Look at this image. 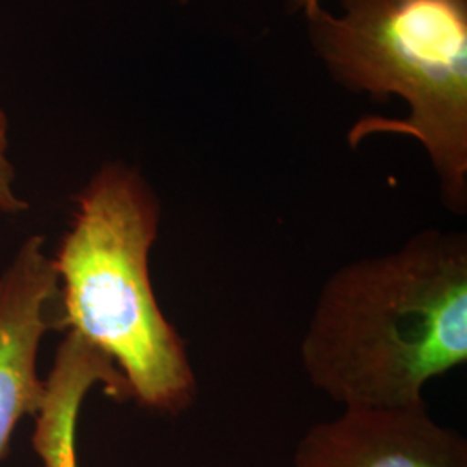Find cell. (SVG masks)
<instances>
[{
  "label": "cell",
  "mask_w": 467,
  "mask_h": 467,
  "mask_svg": "<svg viewBox=\"0 0 467 467\" xmlns=\"http://www.w3.org/2000/svg\"><path fill=\"white\" fill-rule=\"evenodd\" d=\"M179 2H181V4H191V2H194V0H179Z\"/></svg>",
  "instance_id": "9c48e42d"
},
{
  "label": "cell",
  "mask_w": 467,
  "mask_h": 467,
  "mask_svg": "<svg viewBox=\"0 0 467 467\" xmlns=\"http://www.w3.org/2000/svg\"><path fill=\"white\" fill-rule=\"evenodd\" d=\"M300 351L343 409L426 403V384L467 362L466 234L426 229L334 270Z\"/></svg>",
  "instance_id": "6da1fadb"
},
{
  "label": "cell",
  "mask_w": 467,
  "mask_h": 467,
  "mask_svg": "<svg viewBox=\"0 0 467 467\" xmlns=\"http://www.w3.org/2000/svg\"><path fill=\"white\" fill-rule=\"evenodd\" d=\"M46 379L44 400L35 414L34 451L44 467H78L77 424L85 397L99 384L117 401L130 391L115 364L82 336L67 331Z\"/></svg>",
  "instance_id": "8992f818"
},
{
  "label": "cell",
  "mask_w": 467,
  "mask_h": 467,
  "mask_svg": "<svg viewBox=\"0 0 467 467\" xmlns=\"http://www.w3.org/2000/svg\"><path fill=\"white\" fill-rule=\"evenodd\" d=\"M16 170L9 160V121L0 109V213L19 215L30 210V204L16 192Z\"/></svg>",
  "instance_id": "52a82bcc"
},
{
  "label": "cell",
  "mask_w": 467,
  "mask_h": 467,
  "mask_svg": "<svg viewBox=\"0 0 467 467\" xmlns=\"http://www.w3.org/2000/svg\"><path fill=\"white\" fill-rule=\"evenodd\" d=\"M310 2H317V0H291V5H293V9H295V11H298L301 5L310 4Z\"/></svg>",
  "instance_id": "ba28073f"
},
{
  "label": "cell",
  "mask_w": 467,
  "mask_h": 467,
  "mask_svg": "<svg viewBox=\"0 0 467 467\" xmlns=\"http://www.w3.org/2000/svg\"><path fill=\"white\" fill-rule=\"evenodd\" d=\"M293 466L467 467V440L426 403L343 409L303 434Z\"/></svg>",
  "instance_id": "5b68a950"
},
{
  "label": "cell",
  "mask_w": 467,
  "mask_h": 467,
  "mask_svg": "<svg viewBox=\"0 0 467 467\" xmlns=\"http://www.w3.org/2000/svg\"><path fill=\"white\" fill-rule=\"evenodd\" d=\"M59 284L44 235H30L0 272V462L17 424L38 412L46 379L38 353L46 334L59 329Z\"/></svg>",
  "instance_id": "277c9868"
},
{
  "label": "cell",
  "mask_w": 467,
  "mask_h": 467,
  "mask_svg": "<svg viewBox=\"0 0 467 467\" xmlns=\"http://www.w3.org/2000/svg\"><path fill=\"white\" fill-rule=\"evenodd\" d=\"M75 210L52 258L59 331L82 336L119 370L130 401L179 416L198 397L182 336L163 314L150 254L161 204L142 171L109 161L73 198Z\"/></svg>",
  "instance_id": "7a4b0ae2"
},
{
  "label": "cell",
  "mask_w": 467,
  "mask_h": 467,
  "mask_svg": "<svg viewBox=\"0 0 467 467\" xmlns=\"http://www.w3.org/2000/svg\"><path fill=\"white\" fill-rule=\"evenodd\" d=\"M322 0L301 5L310 47L334 84L374 102L400 98L407 117L368 115L348 132L418 140L443 206L467 212V0Z\"/></svg>",
  "instance_id": "3957f363"
}]
</instances>
